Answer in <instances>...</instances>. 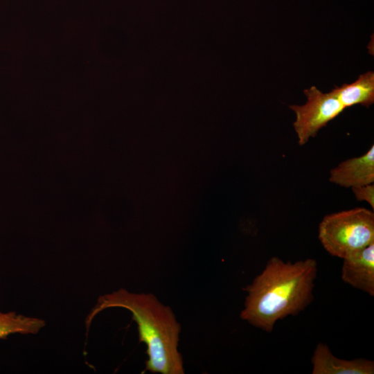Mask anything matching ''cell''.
I'll return each mask as SVG.
<instances>
[{
	"label": "cell",
	"instance_id": "cell-1",
	"mask_svg": "<svg viewBox=\"0 0 374 374\" xmlns=\"http://www.w3.org/2000/svg\"><path fill=\"white\" fill-rule=\"evenodd\" d=\"M316 260L294 262L270 258L262 272L244 290L247 292L240 317L267 332L287 316H296L313 300Z\"/></svg>",
	"mask_w": 374,
	"mask_h": 374
},
{
	"label": "cell",
	"instance_id": "cell-2",
	"mask_svg": "<svg viewBox=\"0 0 374 374\" xmlns=\"http://www.w3.org/2000/svg\"><path fill=\"white\" fill-rule=\"evenodd\" d=\"M109 308H123L132 312V319L137 323L139 341L147 346L145 371L184 373L182 356L178 350L181 326L169 306L152 294L132 293L120 289L98 298L86 319L87 331L96 314Z\"/></svg>",
	"mask_w": 374,
	"mask_h": 374
},
{
	"label": "cell",
	"instance_id": "cell-3",
	"mask_svg": "<svg viewBox=\"0 0 374 374\" xmlns=\"http://www.w3.org/2000/svg\"><path fill=\"white\" fill-rule=\"evenodd\" d=\"M319 239L331 256L349 257L374 242V213L358 207L327 215L319 224Z\"/></svg>",
	"mask_w": 374,
	"mask_h": 374
},
{
	"label": "cell",
	"instance_id": "cell-4",
	"mask_svg": "<svg viewBox=\"0 0 374 374\" xmlns=\"http://www.w3.org/2000/svg\"><path fill=\"white\" fill-rule=\"evenodd\" d=\"M303 92L308 98L305 105H290L296 114L293 125L300 145H305L310 137H314L322 127L345 109L331 91L323 93L312 86Z\"/></svg>",
	"mask_w": 374,
	"mask_h": 374
},
{
	"label": "cell",
	"instance_id": "cell-5",
	"mask_svg": "<svg viewBox=\"0 0 374 374\" xmlns=\"http://www.w3.org/2000/svg\"><path fill=\"white\" fill-rule=\"evenodd\" d=\"M343 260V281L374 296V242Z\"/></svg>",
	"mask_w": 374,
	"mask_h": 374
},
{
	"label": "cell",
	"instance_id": "cell-6",
	"mask_svg": "<svg viewBox=\"0 0 374 374\" xmlns=\"http://www.w3.org/2000/svg\"><path fill=\"white\" fill-rule=\"evenodd\" d=\"M330 182L354 188L374 182V146L363 155L341 162L330 170Z\"/></svg>",
	"mask_w": 374,
	"mask_h": 374
},
{
	"label": "cell",
	"instance_id": "cell-7",
	"mask_svg": "<svg viewBox=\"0 0 374 374\" xmlns=\"http://www.w3.org/2000/svg\"><path fill=\"white\" fill-rule=\"evenodd\" d=\"M312 374H373V361L366 359L351 360L335 357L323 343L317 345L312 357Z\"/></svg>",
	"mask_w": 374,
	"mask_h": 374
},
{
	"label": "cell",
	"instance_id": "cell-8",
	"mask_svg": "<svg viewBox=\"0 0 374 374\" xmlns=\"http://www.w3.org/2000/svg\"><path fill=\"white\" fill-rule=\"evenodd\" d=\"M331 91L345 109L356 105L368 107L374 103V73L367 71L355 82L335 86Z\"/></svg>",
	"mask_w": 374,
	"mask_h": 374
},
{
	"label": "cell",
	"instance_id": "cell-9",
	"mask_svg": "<svg viewBox=\"0 0 374 374\" xmlns=\"http://www.w3.org/2000/svg\"><path fill=\"white\" fill-rule=\"evenodd\" d=\"M45 326L44 320L16 314L15 312H0V339L14 333L36 334Z\"/></svg>",
	"mask_w": 374,
	"mask_h": 374
},
{
	"label": "cell",
	"instance_id": "cell-10",
	"mask_svg": "<svg viewBox=\"0 0 374 374\" xmlns=\"http://www.w3.org/2000/svg\"><path fill=\"white\" fill-rule=\"evenodd\" d=\"M355 198L358 201H366L374 208L373 184L352 188Z\"/></svg>",
	"mask_w": 374,
	"mask_h": 374
}]
</instances>
